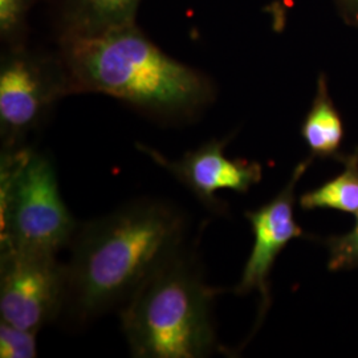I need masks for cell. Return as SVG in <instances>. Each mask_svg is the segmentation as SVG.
<instances>
[{"mask_svg":"<svg viewBox=\"0 0 358 358\" xmlns=\"http://www.w3.org/2000/svg\"><path fill=\"white\" fill-rule=\"evenodd\" d=\"M186 217L154 198L133 201L78 226L66 269V317L78 324L122 307L145 279L176 254Z\"/></svg>","mask_w":358,"mask_h":358,"instance_id":"1","label":"cell"},{"mask_svg":"<svg viewBox=\"0 0 358 358\" xmlns=\"http://www.w3.org/2000/svg\"><path fill=\"white\" fill-rule=\"evenodd\" d=\"M65 66L68 90L103 93L155 115H192L213 94L202 73L167 56L131 24L72 40Z\"/></svg>","mask_w":358,"mask_h":358,"instance_id":"2","label":"cell"},{"mask_svg":"<svg viewBox=\"0 0 358 358\" xmlns=\"http://www.w3.org/2000/svg\"><path fill=\"white\" fill-rule=\"evenodd\" d=\"M217 292L205 282L196 257L180 247L121 307L131 356H210L217 348L211 307Z\"/></svg>","mask_w":358,"mask_h":358,"instance_id":"3","label":"cell"},{"mask_svg":"<svg viewBox=\"0 0 358 358\" xmlns=\"http://www.w3.org/2000/svg\"><path fill=\"white\" fill-rule=\"evenodd\" d=\"M1 248L57 254L78 224L60 195L51 161L27 146L1 150Z\"/></svg>","mask_w":358,"mask_h":358,"instance_id":"4","label":"cell"},{"mask_svg":"<svg viewBox=\"0 0 358 358\" xmlns=\"http://www.w3.org/2000/svg\"><path fill=\"white\" fill-rule=\"evenodd\" d=\"M66 269L56 254L1 248L0 317L38 333L64 312Z\"/></svg>","mask_w":358,"mask_h":358,"instance_id":"5","label":"cell"},{"mask_svg":"<svg viewBox=\"0 0 358 358\" xmlns=\"http://www.w3.org/2000/svg\"><path fill=\"white\" fill-rule=\"evenodd\" d=\"M229 138L206 142L198 149L183 154L179 159H169L153 148L138 143V150L149 155L192 192L207 210L215 214L227 211L226 202L217 198L220 190L245 194L263 176V167L255 161L231 159L224 155Z\"/></svg>","mask_w":358,"mask_h":358,"instance_id":"6","label":"cell"},{"mask_svg":"<svg viewBox=\"0 0 358 358\" xmlns=\"http://www.w3.org/2000/svg\"><path fill=\"white\" fill-rule=\"evenodd\" d=\"M310 161L312 157L294 167L292 177L287 186L268 203L254 211L245 213V217L250 220L254 231L255 242L235 292L238 294H247L252 291L259 292L262 301L259 307L257 325L271 307L269 273L275 260L287 244L294 239L304 238L306 235L300 224L294 220V189L297 182L307 171Z\"/></svg>","mask_w":358,"mask_h":358,"instance_id":"7","label":"cell"},{"mask_svg":"<svg viewBox=\"0 0 358 358\" xmlns=\"http://www.w3.org/2000/svg\"><path fill=\"white\" fill-rule=\"evenodd\" d=\"M68 90L66 80L22 55L8 57L0 71L1 150L23 148L52 101Z\"/></svg>","mask_w":358,"mask_h":358,"instance_id":"8","label":"cell"},{"mask_svg":"<svg viewBox=\"0 0 358 358\" xmlns=\"http://www.w3.org/2000/svg\"><path fill=\"white\" fill-rule=\"evenodd\" d=\"M301 137L312 158H340L344 140L343 120L328 94L327 81L321 77L316 99L301 127Z\"/></svg>","mask_w":358,"mask_h":358,"instance_id":"9","label":"cell"},{"mask_svg":"<svg viewBox=\"0 0 358 358\" xmlns=\"http://www.w3.org/2000/svg\"><path fill=\"white\" fill-rule=\"evenodd\" d=\"M338 159L344 164V171L320 187L303 194L299 199L303 210L358 213V149L346 155L341 154Z\"/></svg>","mask_w":358,"mask_h":358,"instance_id":"10","label":"cell"},{"mask_svg":"<svg viewBox=\"0 0 358 358\" xmlns=\"http://www.w3.org/2000/svg\"><path fill=\"white\" fill-rule=\"evenodd\" d=\"M100 29L131 24L140 0H80Z\"/></svg>","mask_w":358,"mask_h":358,"instance_id":"11","label":"cell"},{"mask_svg":"<svg viewBox=\"0 0 358 358\" xmlns=\"http://www.w3.org/2000/svg\"><path fill=\"white\" fill-rule=\"evenodd\" d=\"M36 334L0 321V357L35 358L38 356Z\"/></svg>","mask_w":358,"mask_h":358,"instance_id":"12","label":"cell"},{"mask_svg":"<svg viewBox=\"0 0 358 358\" xmlns=\"http://www.w3.org/2000/svg\"><path fill=\"white\" fill-rule=\"evenodd\" d=\"M329 251L328 267L331 271L352 269L358 267V213L353 230L345 235L331 236L325 241Z\"/></svg>","mask_w":358,"mask_h":358,"instance_id":"13","label":"cell"},{"mask_svg":"<svg viewBox=\"0 0 358 358\" xmlns=\"http://www.w3.org/2000/svg\"><path fill=\"white\" fill-rule=\"evenodd\" d=\"M26 7V0H0V29L10 32L19 24Z\"/></svg>","mask_w":358,"mask_h":358,"instance_id":"14","label":"cell"},{"mask_svg":"<svg viewBox=\"0 0 358 358\" xmlns=\"http://www.w3.org/2000/svg\"><path fill=\"white\" fill-rule=\"evenodd\" d=\"M343 1H344V4L346 6V8L353 11V13L357 16L358 19V0H343Z\"/></svg>","mask_w":358,"mask_h":358,"instance_id":"15","label":"cell"}]
</instances>
